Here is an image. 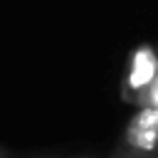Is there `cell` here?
Returning a JSON list of instances; mask_svg holds the SVG:
<instances>
[{"instance_id": "1", "label": "cell", "mask_w": 158, "mask_h": 158, "mask_svg": "<svg viewBox=\"0 0 158 158\" xmlns=\"http://www.w3.org/2000/svg\"><path fill=\"white\" fill-rule=\"evenodd\" d=\"M118 96L123 104L138 106H158V57L148 42H138L131 54L128 64L118 86Z\"/></svg>"}, {"instance_id": "2", "label": "cell", "mask_w": 158, "mask_h": 158, "mask_svg": "<svg viewBox=\"0 0 158 158\" xmlns=\"http://www.w3.org/2000/svg\"><path fill=\"white\" fill-rule=\"evenodd\" d=\"M158 106H138L126 121L109 158H156Z\"/></svg>"}, {"instance_id": "3", "label": "cell", "mask_w": 158, "mask_h": 158, "mask_svg": "<svg viewBox=\"0 0 158 158\" xmlns=\"http://www.w3.org/2000/svg\"><path fill=\"white\" fill-rule=\"evenodd\" d=\"M0 158H15V153L7 151V148H0Z\"/></svg>"}, {"instance_id": "4", "label": "cell", "mask_w": 158, "mask_h": 158, "mask_svg": "<svg viewBox=\"0 0 158 158\" xmlns=\"http://www.w3.org/2000/svg\"><path fill=\"white\" fill-rule=\"evenodd\" d=\"M62 158H94V156H62Z\"/></svg>"}]
</instances>
